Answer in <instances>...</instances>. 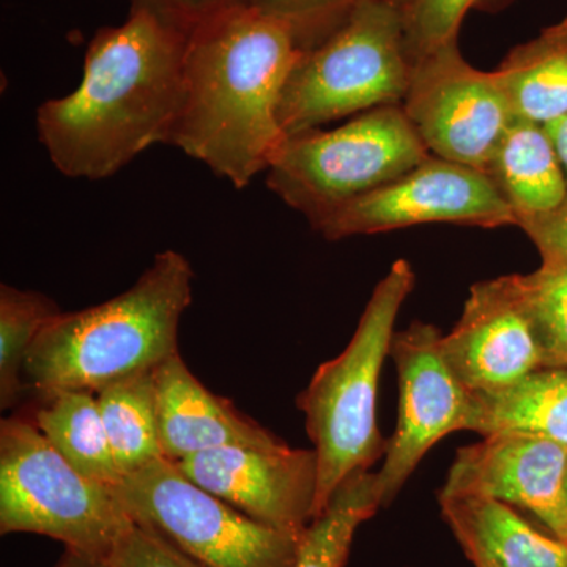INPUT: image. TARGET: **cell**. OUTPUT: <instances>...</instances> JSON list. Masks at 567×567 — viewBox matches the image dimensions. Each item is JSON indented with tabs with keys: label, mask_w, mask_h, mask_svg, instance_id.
Segmentation results:
<instances>
[{
	"label": "cell",
	"mask_w": 567,
	"mask_h": 567,
	"mask_svg": "<svg viewBox=\"0 0 567 567\" xmlns=\"http://www.w3.org/2000/svg\"><path fill=\"white\" fill-rule=\"evenodd\" d=\"M303 51L289 22L251 3L200 22L186 39L181 110L167 145L234 188H248L287 140L279 102Z\"/></svg>",
	"instance_id": "cell-1"
},
{
	"label": "cell",
	"mask_w": 567,
	"mask_h": 567,
	"mask_svg": "<svg viewBox=\"0 0 567 567\" xmlns=\"http://www.w3.org/2000/svg\"><path fill=\"white\" fill-rule=\"evenodd\" d=\"M188 33L151 11L93 35L80 85L37 110L39 140L59 173L103 181L156 144H169L181 110Z\"/></svg>",
	"instance_id": "cell-2"
},
{
	"label": "cell",
	"mask_w": 567,
	"mask_h": 567,
	"mask_svg": "<svg viewBox=\"0 0 567 567\" xmlns=\"http://www.w3.org/2000/svg\"><path fill=\"white\" fill-rule=\"evenodd\" d=\"M194 271L183 254H156L125 292L91 308L61 312L33 342L24 383L37 395L103 390L158 368L178 353V327L193 301Z\"/></svg>",
	"instance_id": "cell-3"
},
{
	"label": "cell",
	"mask_w": 567,
	"mask_h": 567,
	"mask_svg": "<svg viewBox=\"0 0 567 567\" xmlns=\"http://www.w3.org/2000/svg\"><path fill=\"white\" fill-rule=\"evenodd\" d=\"M415 279L412 265L395 260L377 284L344 352L320 364L298 394L297 406L319 461L316 517L347 477L371 472L385 456L386 442L377 423L380 372Z\"/></svg>",
	"instance_id": "cell-4"
},
{
	"label": "cell",
	"mask_w": 567,
	"mask_h": 567,
	"mask_svg": "<svg viewBox=\"0 0 567 567\" xmlns=\"http://www.w3.org/2000/svg\"><path fill=\"white\" fill-rule=\"evenodd\" d=\"M404 3L364 0L303 51L279 102L286 136L404 102L412 76Z\"/></svg>",
	"instance_id": "cell-5"
},
{
	"label": "cell",
	"mask_w": 567,
	"mask_h": 567,
	"mask_svg": "<svg viewBox=\"0 0 567 567\" xmlns=\"http://www.w3.org/2000/svg\"><path fill=\"white\" fill-rule=\"evenodd\" d=\"M133 524L111 486L82 475L31 416L0 423V533H33L107 561Z\"/></svg>",
	"instance_id": "cell-6"
},
{
	"label": "cell",
	"mask_w": 567,
	"mask_h": 567,
	"mask_svg": "<svg viewBox=\"0 0 567 567\" xmlns=\"http://www.w3.org/2000/svg\"><path fill=\"white\" fill-rule=\"evenodd\" d=\"M431 156L402 104L361 112L333 130L287 136L267 186L312 227L336 208L395 181Z\"/></svg>",
	"instance_id": "cell-7"
},
{
	"label": "cell",
	"mask_w": 567,
	"mask_h": 567,
	"mask_svg": "<svg viewBox=\"0 0 567 567\" xmlns=\"http://www.w3.org/2000/svg\"><path fill=\"white\" fill-rule=\"evenodd\" d=\"M125 513L204 567H293L301 535L268 527L158 457L112 486Z\"/></svg>",
	"instance_id": "cell-8"
},
{
	"label": "cell",
	"mask_w": 567,
	"mask_h": 567,
	"mask_svg": "<svg viewBox=\"0 0 567 567\" xmlns=\"http://www.w3.org/2000/svg\"><path fill=\"white\" fill-rule=\"evenodd\" d=\"M402 107L429 153L486 175L516 121L498 74L470 65L457 43L413 62Z\"/></svg>",
	"instance_id": "cell-9"
},
{
	"label": "cell",
	"mask_w": 567,
	"mask_h": 567,
	"mask_svg": "<svg viewBox=\"0 0 567 567\" xmlns=\"http://www.w3.org/2000/svg\"><path fill=\"white\" fill-rule=\"evenodd\" d=\"M434 223L496 229L517 226V218L488 175L431 155L395 181L336 208L312 229L338 241Z\"/></svg>",
	"instance_id": "cell-10"
},
{
	"label": "cell",
	"mask_w": 567,
	"mask_h": 567,
	"mask_svg": "<svg viewBox=\"0 0 567 567\" xmlns=\"http://www.w3.org/2000/svg\"><path fill=\"white\" fill-rule=\"evenodd\" d=\"M442 331L415 322L394 334L391 344L399 380V412L386 442L385 462L375 472L382 507L401 494L425 454L446 435L465 431L472 391L447 365Z\"/></svg>",
	"instance_id": "cell-11"
},
{
	"label": "cell",
	"mask_w": 567,
	"mask_h": 567,
	"mask_svg": "<svg viewBox=\"0 0 567 567\" xmlns=\"http://www.w3.org/2000/svg\"><path fill=\"white\" fill-rule=\"evenodd\" d=\"M197 486L246 516L301 535L316 517L319 461L315 447L227 446L175 462Z\"/></svg>",
	"instance_id": "cell-12"
},
{
	"label": "cell",
	"mask_w": 567,
	"mask_h": 567,
	"mask_svg": "<svg viewBox=\"0 0 567 567\" xmlns=\"http://www.w3.org/2000/svg\"><path fill=\"white\" fill-rule=\"evenodd\" d=\"M567 447L543 436L486 435L461 447L439 495L481 496L527 509L567 544Z\"/></svg>",
	"instance_id": "cell-13"
},
{
	"label": "cell",
	"mask_w": 567,
	"mask_h": 567,
	"mask_svg": "<svg viewBox=\"0 0 567 567\" xmlns=\"http://www.w3.org/2000/svg\"><path fill=\"white\" fill-rule=\"evenodd\" d=\"M443 357L472 393L502 390L543 369L514 275L475 284L461 319L442 338Z\"/></svg>",
	"instance_id": "cell-14"
},
{
	"label": "cell",
	"mask_w": 567,
	"mask_h": 567,
	"mask_svg": "<svg viewBox=\"0 0 567 567\" xmlns=\"http://www.w3.org/2000/svg\"><path fill=\"white\" fill-rule=\"evenodd\" d=\"M159 445L163 457L178 462L218 447L275 450L286 445L274 432L213 394L189 371L181 353L156 368Z\"/></svg>",
	"instance_id": "cell-15"
},
{
	"label": "cell",
	"mask_w": 567,
	"mask_h": 567,
	"mask_svg": "<svg viewBox=\"0 0 567 567\" xmlns=\"http://www.w3.org/2000/svg\"><path fill=\"white\" fill-rule=\"evenodd\" d=\"M439 505L475 567H567V544L537 532L506 503L439 495Z\"/></svg>",
	"instance_id": "cell-16"
},
{
	"label": "cell",
	"mask_w": 567,
	"mask_h": 567,
	"mask_svg": "<svg viewBox=\"0 0 567 567\" xmlns=\"http://www.w3.org/2000/svg\"><path fill=\"white\" fill-rule=\"evenodd\" d=\"M487 175L516 213L517 226L557 210L567 197L566 171L546 126L524 118L511 123Z\"/></svg>",
	"instance_id": "cell-17"
},
{
	"label": "cell",
	"mask_w": 567,
	"mask_h": 567,
	"mask_svg": "<svg viewBox=\"0 0 567 567\" xmlns=\"http://www.w3.org/2000/svg\"><path fill=\"white\" fill-rule=\"evenodd\" d=\"M465 431L529 434L567 447V368H543L513 385L472 393Z\"/></svg>",
	"instance_id": "cell-18"
},
{
	"label": "cell",
	"mask_w": 567,
	"mask_h": 567,
	"mask_svg": "<svg viewBox=\"0 0 567 567\" xmlns=\"http://www.w3.org/2000/svg\"><path fill=\"white\" fill-rule=\"evenodd\" d=\"M517 118L546 126L567 115V21L514 48L495 70Z\"/></svg>",
	"instance_id": "cell-19"
},
{
	"label": "cell",
	"mask_w": 567,
	"mask_h": 567,
	"mask_svg": "<svg viewBox=\"0 0 567 567\" xmlns=\"http://www.w3.org/2000/svg\"><path fill=\"white\" fill-rule=\"evenodd\" d=\"M41 434L82 475L115 486L122 475L104 429L99 401L93 391L69 390L39 395L31 415Z\"/></svg>",
	"instance_id": "cell-20"
},
{
	"label": "cell",
	"mask_w": 567,
	"mask_h": 567,
	"mask_svg": "<svg viewBox=\"0 0 567 567\" xmlns=\"http://www.w3.org/2000/svg\"><path fill=\"white\" fill-rule=\"evenodd\" d=\"M95 394L112 456L122 477L163 457L156 368L111 383Z\"/></svg>",
	"instance_id": "cell-21"
},
{
	"label": "cell",
	"mask_w": 567,
	"mask_h": 567,
	"mask_svg": "<svg viewBox=\"0 0 567 567\" xmlns=\"http://www.w3.org/2000/svg\"><path fill=\"white\" fill-rule=\"evenodd\" d=\"M382 507L375 472L347 477L327 507L301 533L293 567H344L354 533Z\"/></svg>",
	"instance_id": "cell-22"
},
{
	"label": "cell",
	"mask_w": 567,
	"mask_h": 567,
	"mask_svg": "<svg viewBox=\"0 0 567 567\" xmlns=\"http://www.w3.org/2000/svg\"><path fill=\"white\" fill-rule=\"evenodd\" d=\"M61 308L35 290L0 286V406L11 409L28 388L24 365L33 342Z\"/></svg>",
	"instance_id": "cell-23"
},
{
	"label": "cell",
	"mask_w": 567,
	"mask_h": 567,
	"mask_svg": "<svg viewBox=\"0 0 567 567\" xmlns=\"http://www.w3.org/2000/svg\"><path fill=\"white\" fill-rule=\"evenodd\" d=\"M518 301L543 357V368H567V267L543 265L514 275Z\"/></svg>",
	"instance_id": "cell-24"
},
{
	"label": "cell",
	"mask_w": 567,
	"mask_h": 567,
	"mask_svg": "<svg viewBox=\"0 0 567 567\" xmlns=\"http://www.w3.org/2000/svg\"><path fill=\"white\" fill-rule=\"evenodd\" d=\"M513 0H412L405 9L406 48L412 63L457 43L470 10L498 11Z\"/></svg>",
	"instance_id": "cell-25"
},
{
	"label": "cell",
	"mask_w": 567,
	"mask_h": 567,
	"mask_svg": "<svg viewBox=\"0 0 567 567\" xmlns=\"http://www.w3.org/2000/svg\"><path fill=\"white\" fill-rule=\"evenodd\" d=\"M364 0H249L251 6L289 22L303 50H311ZM409 7L412 0H394Z\"/></svg>",
	"instance_id": "cell-26"
},
{
	"label": "cell",
	"mask_w": 567,
	"mask_h": 567,
	"mask_svg": "<svg viewBox=\"0 0 567 567\" xmlns=\"http://www.w3.org/2000/svg\"><path fill=\"white\" fill-rule=\"evenodd\" d=\"M107 563L111 567H204L158 532L136 522L126 529Z\"/></svg>",
	"instance_id": "cell-27"
},
{
	"label": "cell",
	"mask_w": 567,
	"mask_h": 567,
	"mask_svg": "<svg viewBox=\"0 0 567 567\" xmlns=\"http://www.w3.org/2000/svg\"><path fill=\"white\" fill-rule=\"evenodd\" d=\"M249 3V0H132V9L151 11L156 18L189 33L208 18Z\"/></svg>",
	"instance_id": "cell-28"
},
{
	"label": "cell",
	"mask_w": 567,
	"mask_h": 567,
	"mask_svg": "<svg viewBox=\"0 0 567 567\" xmlns=\"http://www.w3.org/2000/svg\"><path fill=\"white\" fill-rule=\"evenodd\" d=\"M535 241L544 265L567 267V197L557 210L518 223Z\"/></svg>",
	"instance_id": "cell-29"
},
{
	"label": "cell",
	"mask_w": 567,
	"mask_h": 567,
	"mask_svg": "<svg viewBox=\"0 0 567 567\" xmlns=\"http://www.w3.org/2000/svg\"><path fill=\"white\" fill-rule=\"evenodd\" d=\"M546 132L550 136L551 142H554L555 148H557L559 159H561L567 175V115L558 118V121L548 123Z\"/></svg>",
	"instance_id": "cell-30"
},
{
	"label": "cell",
	"mask_w": 567,
	"mask_h": 567,
	"mask_svg": "<svg viewBox=\"0 0 567 567\" xmlns=\"http://www.w3.org/2000/svg\"><path fill=\"white\" fill-rule=\"evenodd\" d=\"M55 567H111L107 561H100V559H91L81 557V555L71 554L66 550L61 561Z\"/></svg>",
	"instance_id": "cell-31"
},
{
	"label": "cell",
	"mask_w": 567,
	"mask_h": 567,
	"mask_svg": "<svg viewBox=\"0 0 567 567\" xmlns=\"http://www.w3.org/2000/svg\"><path fill=\"white\" fill-rule=\"evenodd\" d=\"M565 506H566V514H567V475H566V486H565Z\"/></svg>",
	"instance_id": "cell-32"
}]
</instances>
